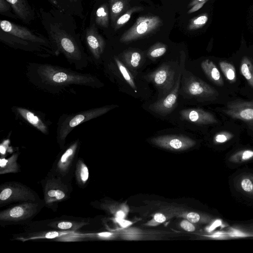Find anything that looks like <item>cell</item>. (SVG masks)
<instances>
[{"label":"cell","instance_id":"cell-2","mask_svg":"<svg viewBox=\"0 0 253 253\" xmlns=\"http://www.w3.org/2000/svg\"><path fill=\"white\" fill-rule=\"evenodd\" d=\"M41 16L55 56L62 54L76 69L82 70L86 68L90 61L79 36L71 32L62 21L55 20L44 11H41Z\"/></svg>","mask_w":253,"mask_h":253},{"label":"cell","instance_id":"cell-45","mask_svg":"<svg viewBox=\"0 0 253 253\" xmlns=\"http://www.w3.org/2000/svg\"><path fill=\"white\" fill-rule=\"evenodd\" d=\"M112 234L111 233L105 232V233H100L99 235H100L101 236H104V237H109V236H111Z\"/></svg>","mask_w":253,"mask_h":253},{"label":"cell","instance_id":"cell-12","mask_svg":"<svg viewBox=\"0 0 253 253\" xmlns=\"http://www.w3.org/2000/svg\"><path fill=\"white\" fill-rule=\"evenodd\" d=\"M175 72L172 66L164 63L156 70L145 77L146 80L152 82L163 95L166 96L173 88Z\"/></svg>","mask_w":253,"mask_h":253},{"label":"cell","instance_id":"cell-9","mask_svg":"<svg viewBox=\"0 0 253 253\" xmlns=\"http://www.w3.org/2000/svg\"><path fill=\"white\" fill-rule=\"evenodd\" d=\"M42 200L35 191L21 182L8 181L0 185V207L14 203Z\"/></svg>","mask_w":253,"mask_h":253},{"label":"cell","instance_id":"cell-41","mask_svg":"<svg viewBox=\"0 0 253 253\" xmlns=\"http://www.w3.org/2000/svg\"><path fill=\"white\" fill-rule=\"evenodd\" d=\"M54 7L61 8V0H47Z\"/></svg>","mask_w":253,"mask_h":253},{"label":"cell","instance_id":"cell-6","mask_svg":"<svg viewBox=\"0 0 253 253\" xmlns=\"http://www.w3.org/2000/svg\"><path fill=\"white\" fill-rule=\"evenodd\" d=\"M81 144L80 140L77 138L65 145L56 156L49 171L64 181L72 183Z\"/></svg>","mask_w":253,"mask_h":253},{"label":"cell","instance_id":"cell-42","mask_svg":"<svg viewBox=\"0 0 253 253\" xmlns=\"http://www.w3.org/2000/svg\"><path fill=\"white\" fill-rule=\"evenodd\" d=\"M206 0L208 1V0H193L189 3L188 7H191L193 5H195L196 4H197L199 2H202L204 1H206Z\"/></svg>","mask_w":253,"mask_h":253},{"label":"cell","instance_id":"cell-18","mask_svg":"<svg viewBox=\"0 0 253 253\" xmlns=\"http://www.w3.org/2000/svg\"><path fill=\"white\" fill-rule=\"evenodd\" d=\"M152 141L160 146L175 150H183L195 143L193 140L188 137L176 135L160 136L153 138Z\"/></svg>","mask_w":253,"mask_h":253},{"label":"cell","instance_id":"cell-27","mask_svg":"<svg viewBox=\"0 0 253 253\" xmlns=\"http://www.w3.org/2000/svg\"><path fill=\"white\" fill-rule=\"evenodd\" d=\"M238 190L244 195L253 198V173L239 175L236 182Z\"/></svg>","mask_w":253,"mask_h":253},{"label":"cell","instance_id":"cell-33","mask_svg":"<svg viewBox=\"0 0 253 253\" xmlns=\"http://www.w3.org/2000/svg\"><path fill=\"white\" fill-rule=\"evenodd\" d=\"M167 49V45L162 42H157L148 50L147 55L150 58H156L164 55Z\"/></svg>","mask_w":253,"mask_h":253},{"label":"cell","instance_id":"cell-7","mask_svg":"<svg viewBox=\"0 0 253 253\" xmlns=\"http://www.w3.org/2000/svg\"><path fill=\"white\" fill-rule=\"evenodd\" d=\"M216 110L229 120L242 123L249 135L253 136V99L228 100Z\"/></svg>","mask_w":253,"mask_h":253},{"label":"cell","instance_id":"cell-44","mask_svg":"<svg viewBox=\"0 0 253 253\" xmlns=\"http://www.w3.org/2000/svg\"><path fill=\"white\" fill-rule=\"evenodd\" d=\"M116 216L118 218L122 219L125 216V213L123 211H120L117 212Z\"/></svg>","mask_w":253,"mask_h":253},{"label":"cell","instance_id":"cell-38","mask_svg":"<svg viewBox=\"0 0 253 253\" xmlns=\"http://www.w3.org/2000/svg\"><path fill=\"white\" fill-rule=\"evenodd\" d=\"M207 1L206 0L202 2H200L193 5L189 9V10L187 12V13L191 14L198 10L203 7V6Z\"/></svg>","mask_w":253,"mask_h":253},{"label":"cell","instance_id":"cell-21","mask_svg":"<svg viewBox=\"0 0 253 253\" xmlns=\"http://www.w3.org/2000/svg\"><path fill=\"white\" fill-rule=\"evenodd\" d=\"M89 224V221L87 218H79L74 217H68L62 218H60L59 219H54L51 220L47 224V226L53 229L60 230H70L76 231L86 225Z\"/></svg>","mask_w":253,"mask_h":253},{"label":"cell","instance_id":"cell-37","mask_svg":"<svg viewBox=\"0 0 253 253\" xmlns=\"http://www.w3.org/2000/svg\"><path fill=\"white\" fill-rule=\"evenodd\" d=\"M187 218L191 223H196L200 221L201 216L196 212H190L187 215Z\"/></svg>","mask_w":253,"mask_h":253},{"label":"cell","instance_id":"cell-1","mask_svg":"<svg viewBox=\"0 0 253 253\" xmlns=\"http://www.w3.org/2000/svg\"><path fill=\"white\" fill-rule=\"evenodd\" d=\"M26 75L29 82L44 92L59 94L73 86L98 88L102 83L94 75L48 63L28 62Z\"/></svg>","mask_w":253,"mask_h":253},{"label":"cell","instance_id":"cell-17","mask_svg":"<svg viewBox=\"0 0 253 253\" xmlns=\"http://www.w3.org/2000/svg\"><path fill=\"white\" fill-rule=\"evenodd\" d=\"M181 74H179L175 81L173 88L166 96L151 104L149 109L161 116H165L170 114L177 105Z\"/></svg>","mask_w":253,"mask_h":253},{"label":"cell","instance_id":"cell-24","mask_svg":"<svg viewBox=\"0 0 253 253\" xmlns=\"http://www.w3.org/2000/svg\"><path fill=\"white\" fill-rule=\"evenodd\" d=\"M19 155V152H16L7 158L4 157H0V174L18 173L21 171L20 165L17 161Z\"/></svg>","mask_w":253,"mask_h":253},{"label":"cell","instance_id":"cell-16","mask_svg":"<svg viewBox=\"0 0 253 253\" xmlns=\"http://www.w3.org/2000/svg\"><path fill=\"white\" fill-rule=\"evenodd\" d=\"M180 114L183 120L200 126H215L223 122L212 112L202 108L183 109Z\"/></svg>","mask_w":253,"mask_h":253},{"label":"cell","instance_id":"cell-32","mask_svg":"<svg viewBox=\"0 0 253 253\" xmlns=\"http://www.w3.org/2000/svg\"><path fill=\"white\" fill-rule=\"evenodd\" d=\"M114 60L124 79L129 84V85L134 89H136L133 77L126 67L123 64L122 62L118 58V57L115 56Z\"/></svg>","mask_w":253,"mask_h":253},{"label":"cell","instance_id":"cell-28","mask_svg":"<svg viewBox=\"0 0 253 253\" xmlns=\"http://www.w3.org/2000/svg\"><path fill=\"white\" fill-rule=\"evenodd\" d=\"M129 8V0H109L110 18L113 24Z\"/></svg>","mask_w":253,"mask_h":253},{"label":"cell","instance_id":"cell-31","mask_svg":"<svg viewBox=\"0 0 253 253\" xmlns=\"http://www.w3.org/2000/svg\"><path fill=\"white\" fill-rule=\"evenodd\" d=\"M143 7L134 6L129 8L126 12L121 15L112 24L115 31L118 30L126 24L131 18L133 13L142 11Z\"/></svg>","mask_w":253,"mask_h":253},{"label":"cell","instance_id":"cell-23","mask_svg":"<svg viewBox=\"0 0 253 253\" xmlns=\"http://www.w3.org/2000/svg\"><path fill=\"white\" fill-rule=\"evenodd\" d=\"M240 75L249 87L253 89V60L247 55L243 56L238 63Z\"/></svg>","mask_w":253,"mask_h":253},{"label":"cell","instance_id":"cell-15","mask_svg":"<svg viewBox=\"0 0 253 253\" xmlns=\"http://www.w3.org/2000/svg\"><path fill=\"white\" fill-rule=\"evenodd\" d=\"M85 40L90 54V61L97 64L100 61L104 52L105 41L94 25L87 29Z\"/></svg>","mask_w":253,"mask_h":253},{"label":"cell","instance_id":"cell-43","mask_svg":"<svg viewBox=\"0 0 253 253\" xmlns=\"http://www.w3.org/2000/svg\"><path fill=\"white\" fill-rule=\"evenodd\" d=\"M246 230L250 233L251 237H253V224L249 225Z\"/></svg>","mask_w":253,"mask_h":253},{"label":"cell","instance_id":"cell-11","mask_svg":"<svg viewBox=\"0 0 253 253\" xmlns=\"http://www.w3.org/2000/svg\"><path fill=\"white\" fill-rule=\"evenodd\" d=\"M162 25V19L157 15L139 16L134 24L125 31L120 39L121 42H127L144 38L157 31Z\"/></svg>","mask_w":253,"mask_h":253},{"label":"cell","instance_id":"cell-34","mask_svg":"<svg viewBox=\"0 0 253 253\" xmlns=\"http://www.w3.org/2000/svg\"><path fill=\"white\" fill-rule=\"evenodd\" d=\"M208 20V15L205 13L191 19L187 26V29L190 31L195 30L203 27Z\"/></svg>","mask_w":253,"mask_h":253},{"label":"cell","instance_id":"cell-25","mask_svg":"<svg viewBox=\"0 0 253 253\" xmlns=\"http://www.w3.org/2000/svg\"><path fill=\"white\" fill-rule=\"evenodd\" d=\"M74 177L77 184L80 188L83 189L87 186L89 179L88 169L82 158H78Z\"/></svg>","mask_w":253,"mask_h":253},{"label":"cell","instance_id":"cell-10","mask_svg":"<svg viewBox=\"0 0 253 253\" xmlns=\"http://www.w3.org/2000/svg\"><path fill=\"white\" fill-rule=\"evenodd\" d=\"M182 88L186 94L202 101L214 102L219 100L222 104L224 103L222 101H227L214 87L194 76L185 80Z\"/></svg>","mask_w":253,"mask_h":253},{"label":"cell","instance_id":"cell-36","mask_svg":"<svg viewBox=\"0 0 253 253\" xmlns=\"http://www.w3.org/2000/svg\"><path fill=\"white\" fill-rule=\"evenodd\" d=\"M181 227L185 230L189 232L195 231V227L192 223L188 220H183L180 223Z\"/></svg>","mask_w":253,"mask_h":253},{"label":"cell","instance_id":"cell-22","mask_svg":"<svg viewBox=\"0 0 253 253\" xmlns=\"http://www.w3.org/2000/svg\"><path fill=\"white\" fill-rule=\"evenodd\" d=\"M201 67L207 78L213 84L222 88L227 87L220 70L212 61L206 59L201 62Z\"/></svg>","mask_w":253,"mask_h":253},{"label":"cell","instance_id":"cell-5","mask_svg":"<svg viewBox=\"0 0 253 253\" xmlns=\"http://www.w3.org/2000/svg\"><path fill=\"white\" fill-rule=\"evenodd\" d=\"M42 188L44 206L53 211L58 204L71 198L73 191L72 183L67 182L49 171L40 181Z\"/></svg>","mask_w":253,"mask_h":253},{"label":"cell","instance_id":"cell-39","mask_svg":"<svg viewBox=\"0 0 253 253\" xmlns=\"http://www.w3.org/2000/svg\"><path fill=\"white\" fill-rule=\"evenodd\" d=\"M154 218L156 221L159 223L163 222L166 219L165 216L162 213H157L155 214Z\"/></svg>","mask_w":253,"mask_h":253},{"label":"cell","instance_id":"cell-30","mask_svg":"<svg viewBox=\"0 0 253 253\" xmlns=\"http://www.w3.org/2000/svg\"><path fill=\"white\" fill-rule=\"evenodd\" d=\"M110 9L108 5L104 3L100 5L96 9L95 14V22L96 25L107 28L109 23Z\"/></svg>","mask_w":253,"mask_h":253},{"label":"cell","instance_id":"cell-3","mask_svg":"<svg viewBox=\"0 0 253 253\" xmlns=\"http://www.w3.org/2000/svg\"><path fill=\"white\" fill-rule=\"evenodd\" d=\"M0 40L7 46L42 57L55 56L49 40L44 36L6 20H0Z\"/></svg>","mask_w":253,"mask_h":253},{"label":"cell","instance_id":"cell-4","mask_svg":"<svg viewBox=\"0 0 253 253\" xmlns=\"http://www.w3.org/2000/svg\"><path fill=\"white\" fill-rule=\"evenodd\" d=\"M114 105L92 108L77 113L63 114L57 124L56 141L60 149L66 144L69 134L78 126L99 117L114 109Z\"/></svg>","mask_w":253,"mask_h":253},{"label":"cell","instance_id":"cell-19","mask_svg":"<svg viewBox=\"0 0 253 253\" xmlns=\"http://www.w3.org/2000/svg\"><path fill=\"white\" fill-rule=\"evenodd\" d=\"M218 66L226 83L230 85V89L234 91L237 90L241 82L233 62L227 60H220L218 62Z\"/></svg>","mask_w":253,"mask_h":253},{"label":"cell","instance_id":"cell-14","mask_svg":"<svg viewBox=\"0 0 253 253\" xmlns=\"http://www.w3.org/2000/svg\"><path fill=\"white\" fill-rule=\"evenodd\" d=\"M11 110L16 119L22 121L43 134H49L51 122L45 119L42 113L17 106H13Z\"/></svg>","mask_w":253,"mask_h":253},{"label":"cell","instance_id":"cell-20","mask_svg":"<svg viewBox=\"0 0 253 253\" xmlns=\"http://www.w3.org/2000/svg\"><path fill=\"white\" fill-rule=\"evenodd\" d=\"M11 5L13 12L23 23L29 24L34 20L35 12L27 0H6Z\"/></svg>","mask_w":253,"mask_h":253},{"label":"cell","instance_id":"cell-40","mask_svg":"<svg viewBox=\"0 0 253 253\" xmlns=\"http://www.w3.org/2000/svg\"><path fill=\"white\" fill-rule=\"evenodd\" d=\"M117 221L123 227H126L132 224L130 221L124 220L123 218L120 219L117 218Z\"/></svg>","mask_w":253,"mask_h":253},{"label":"cell","instance_id":"cell-26","mask_svg":"<svg viewBox=\"0 0 253 253\" xmlns=\"http://www.w3.org/2000/svg\"><path fill=\"white\" fill-rule=\"evenodd\" d=\"M229 162L241 164L253 160V148L244 147L234 150L228 157Z\"/></svg>","mask_w":253,"mask_h":253},{"label":"cell","instance_id":"cell-8","mask_svg":"<svg viewBox=\"0 0 253 253\" xmlns=\"http://www.w3.org/2000/svg\"><path fill=\"white\" fill-rule=\"evenodd\" d=\"M45 207L43 200L17 203L0 211L1 225L21 224L30 221Z\"/></svg>","mask_w":253,"mask_h":253},{"label":"cell","instance_id":"cell-13","mask_svg":"<svg viewBox=\"0 0 253 253\" xmlns=\"http://www.w3.org/2000/svg\"><path fill=\"white\" fill-rule=\"evenodd\" d=\"M242 126L235 122L227 120L215 126L211 140L213 144L221 147L230 145L238 141Z\"/></svg>","mask_w":253,"mask_h":253},{"label":"cell","instance_id":"cell-35","mask_svg":"<svg viewBox=\"0 0 253 253\" xmlns=\"http://www.w3.org/2000/svg\"><path fill=\"white\" fill-rule=\"evenodd\" d=\"M12 10L10 4L6 0H0V13L1 14L12 18H17L16 15L11 12Z\"/></svg>","mask_w":253,"mask_h":253},{"label":"cell","instance_id":"cell-29","mask_svg":"<svg viewBox=\"0 0 253 253\" xmlns=\"http://www.w3.org/2000/svg\"><path fill=\"white\" fill-rule=\"evenodd\" d=\"M122 60L131 69H136L142 60L141 54L134 50H126L122 53Z\"/></svg>","mask_w":253,"mask_h":253}]
</instances>
